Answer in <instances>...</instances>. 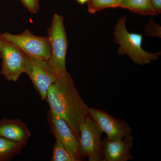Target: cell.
I'll use <instances>...</instances> for the list:
<instances>
[{"label":"cell","mask_w":161,"mask_h":161,"mask_svg":"<svg viewBox=\"0 0 161 161\" xmlns=\"http://www.w3.org/2000/svg\"><path fill=\"white\" fill-rule=\"evenodd\" d=\"M46 99L50 112L66 122L79 141L80 126L90 116V108L80 97L69 73L57 77L49 87Z\"/></svg>","instance_id":"1"},{"label":"cell","mask_w":161,"mask_h":161,"mask_svg":"<svg viewBox=\"0 0 161 161\" xmlns=\"http://www.w3.org/2000/svg\"><path fill=\"white\" fill-rule=\"evenodd\" d=\"M126 19L125 17L121 18L114 29L115 42L119 46V54H126L134 63L140 65H146L157 60L160 53H150L144 50L142 47V36L128 31Z\"/></svg>","instance_id":"2"},{"label":"cell","mask_w":161,"mask_h":161,"mask_svg":"<svg viewBox=\"0 0 161 161\" xmlns=\"http://www.w3.org/2000/svg\"><path fill=\"white\" fill-rule=\"evenodd\" d=\"M49 40V58L47 62L56 77L66 75L65 60L68 40L64 24L63 16L55 14L47 30Z\"/></svg>","instance_id":"3"},{"label":"cell","mask_w":161,"mask_h":161,"mask_svg":"<svg viewBox=\"0 0 161 161\" xmlns=\"http://www.w3.org/2000/svg\"><path fill=\"white\" fill-rule=\"evenodd\" d=\"M2 40L11 43L29 57L47 61L49 58L48 37L39 36L26 29L21 33L13 35L8 32L1 34Z\"/></svg>","instance_id":"4"},{"label":"cell","mask_w":161,"mask_h":161,"mask_svg":"<svg viewBox=\"0 0 161 161\" xmlns=\"http://www.w3.org/2000/svg\"><path fill=\"white\" fill-rule=\"evenodd\" d=\"M80 150L81 159L89 161H105L101 136L103 132L95 120L89 116L80 127Z\"/></svg>","instance_id":"5"},{"label":"cell","mask_w":161,"mask_h":161,"mask_svg":"<svg viewBox=\"0 0 161 161\" xmlns=\"http://www.w3.org/2000/svg\"><path fill=\"white\" fill-rule=\"evenodd\" d=\"M25 58L24 73L28 75L42 99L45 100L49 87L57 77L47 61L26 55Z\"/></svg>","instance_id":"6"},{"label":"cell","mask_w":161,"mask_h":161,"mask_svg":"<svg viewBox=\"0 0 161 161\" xmlns=\"http://www.w3.org/2000/svg\"><path fill=\"white\" fill-rule=\"evenodd\" d=\"M0 58L2 59L1 74L7 80L16 81L24 73L25 55L16 47L3 40Z\"/></svg>","instance_id":"7"},{"label":"cell","mask_w":161,"mask_h":161,"mask_svg":"<svg viewBox=\"0 0 161 161\" xmlns=\"http://www.w3.org/2000/svg\"><path fill=\"white\" fill-rule=\"evenodd\" d=\"M89 114L110 140H121L132 132L126 122L115 118L103 110L90 108Z\"/></svg>","instance_id":"8"},{"label":"cell","mask_w":161,"mask_h":161,"mask_svg":"<svg viewBox=\"0 0 161 161\" xmlns=\"http://www.w3.org/2000/svg\"><path fill=\"white\" fill-rule=\"evenodd\" d=\"M50 115L52 132L55 138L63 144L75 161H81L79 141L71 129L60 116L51 112Z\"/></svg>","instance_id":"9"},{"label":"cell","mask_w":161,"mask_h":161,"mask_svg":"<svg viewBox=\"0 0 161 161\" xmlns=\"http://www.w3.org/2000/svg\"><path fill=\"white\" fill-rule=\"evenodd\" d=\"M134 138L131 135L121 140L111 141L105 137L102 141V149L105 161H128L134 159L130 150Z\"/></svg>","instance_id":"10"},{"label":"cell","mask_w":161,"mask_h":161,"mask_svg":"<svg viewBox=\"0 0 161 161\" xmlns=\"http://www.w3.org/2000/svg\"><path fill=\"white\" fill-rule=\"evenodd\" d=\"M31 133L26 124L19 119H4L0 122V136L14 142H27Z\"/></svg>","instance_id":"11"},{"label":"cell","mask_w":161,"mask_h":161,"mask_svg":"<svg viewBox=\"0 0 161 161\" xmlns=\"http://www.w3.org/2000/svg\"><path fill=\"white\" fill-rule=\"evenodd\" d=\"M27 142H17L0 136V160H9L18 155Z\"/></svg>","instance_id":"12"},{"label":"cell","mask_w":161,"mask_h":161,"mask_svg":"<svg viewBox=\"0 0 161 161\" xmlns=\"http://www.w3.org/2000/svg\"><path fill=\"white\" fill-rule=\"evenodd\" d=\"M119 7L142 15H157L150 0H125L119 4Z\"/></svg>","instance_id":"13"},{"label":"cell","mask_w":161,"mask_h":161,"mask_svg":"<svg viewBox=\"0 0 161 161\" xmlns=\"http://www.w3.org/2000/svg\"><path fill=\"white\" fill-rule=\"evenodd\" d=\"M88 2V10L91 14L107 8L119 7L117 0H89Z\"/></svg>","instance_id":"14"},{"label":"cell","mask_w":161,"mask_h":161,"mask_svg":"<svg viewBox=\"0 0 161 161\" xmlns=\"http://www.w3.org/2000/svg\"><path fill=\"white\" fill-rule=\"evenodd\" d=\"M52 161H75L65 149L63 144L56 139L54 146Z\"/></svg>","instance_id":"15"},{"label":"cell","mask_w":161,"mask_h":161,"mask_svg":"<svg viewBox=\"0 0 161 161\" xmlns=\"http://www.w3.org/2000/svg\"><path fill=\"white\" fill-rule=\"evenodd\" d=\"M22 4L26 7L30 12L35 14L39 9V0H20Z\"/></svg>","instance_id":"16"},{"label":"cell","mask_w":161,"mask_h":161,"mask_svg":"<svg viewBox=\"0 0 161 161\" xmlns=\"http://www.w3.org/2000/svg\"><path fill=\"white\" fill-rule=\"evenodd\" d=\"M153 9L157 14L160 13L161 12V0H150Z\"/></svg>","instance_id":"17"},{"label":"cell","mask_w":161,"mask_h":161,"mask_svg":"<svg viewBox=\"0 0 161 161\" xmlns=\"http://www.w3.org/2000/svg\"><path fill=\"white\" fill-rule=\"evenodd\" d=\"M77 1L81 5H83V4L86 3V2H88L89 0H77Z\"/></svg>","instance_id":"18"},{"label":"cell","mask_w":161,"mask_h":161,"mask_svg":"<svg viewBox=\"0 0 161 161\" xmlns=\"http://www.w3.org/2000/svg\"><path fill=\"white\" fill-rule=\"evenodd\" d=\"M2 41H3V40H2V38H1V34L0 33V54H1V47H2Z\"/></svg>","instance_id":"19"},{"label":"cell","mask_w":161,"mask_h":161,"mask_svg":"<svg viewBox=\"0 0 161 161\" xmlns=\"http://www.w3.org/2000/svg\"><path fill=\"white\" fill-rule=\"evenodd\" d=\"M124 1H125V0H117V3H118L119 4H119H120L121 3H122Z\"/></svg>","instance_id":"20"}]
</instances>
